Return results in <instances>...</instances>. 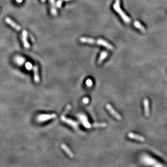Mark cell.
Listing matches in <instances>:
<instances>
[{
  "label": "cell",
  "instance_id": "obj_19",
  "mask_svg": "<svg viewBox=\"0 0 167 167\" xmlns=\"http://www.w3.org/2000/svg\"><path fill=\"white\" fill-rule=\"evenodd\" d=\"M86 86L89 87H92V85H93V82L92 81V79H88L86 80Z\"/></svg>",
  "mask_w": 167,
  "mask_h": 167
},
{
  "label": "cell",
  "instance_id": "obj_22",
  "mask_svg": "<svg viewBox=\"0 0 167 167\" xmlns=\"http://www.w3.org/2000/svg\"><path fill=\"white\" fill-rule=\"evenodd\" d=\"M82 102L84 104H88L89 102V99L88 97H85L82 100Z\"/></svg>",
  "mask_w": 167,
  "mask_h": 167
},
{
  "label": "cell",
  "instance_id": "obj_8",
  "mask_svg": "<svg viewBox=\"0 0 167 167\" xmlns=\"http://www.w3.org/2000/svg\"><path fill=\"white\" fill-rule=\"evenodd\" d=\"M50 6H51V8H50V12H51L52 15L53 16H56L57 15V11L56 9V2L55 0H49Z\"/></svg>",
  "mask_w": 167,
  "mask_h": 167
},
{
  "label": "cell",
  "instance_id": "obj_5",
  "mask_svg": "<svg viewBox=\"0 0 167 167\" xmlns=\"http://www.w3.org/2000/svg\"><path fill=\"white\" fill-rule=\"evenodd\" d=\"M27 31L25 30H23L22 33V40L24 48L28 49L30 47V45L27 41Z\"/></svg>",
  "mask_w": 167,
  "mask_h": 167
},
{
  "label": "cell",
  "instance_id": "obj_16",
  "mask_svg": "<svg viewBox=\"0 0 167 167\" xmlns=\"http://www.w3.org/2000/svg\"><path fill=\"white\" fill-rule=\"evenodd\" d=\"M81 121L83 123L84 126L86 128L90 129L91 127H92V126L90 124V123H89V122L88 121V120H87L86 117L85 116H81Z\"/></svg>",
  "mask_w": 167,
  "mask_h": 167
},
{
  "label": "cell",
  "instance_id": "obj_13",
  "mask_svg": "<svg viewBox=\"0 0 167 167\" xmlns=\"http://www.w3.org/2000/svg\"><path fill=\"white\" fill-rule=\"evenodd\" d=\"M147 163H148V164H151V165H153L154 166H162V165L160 164H158V163L156 161V160H155L154 159L150 157H148L147 158Z\"/></svg>",
  "mask_w": 167,
  "mask_h": 167
},
{
  "label": "cell",
  "instance_id": "obj_10",
  "mask_svg": "<svg viewBox=\"0 0 167 167\" xmlns=\"http://www.w3.org/2000/svg\"><path fill=\"white\" fill-rule=\"evenodd\" d=\"M143 104L144 107V112L146 116H149V101L146 99L143 100Z\"/></svg>",
  "mask_w": 167,
  "mask_h": 167
},
{
  "label": "cell",
  "instance_id": "obj_7",
  "mask_svg": "<svg viewBox=\"0 0 167 167\" xmlns=\"http://www.w3.org/2000/svg\"><path fill=\"white\" fill-rule=\"evenodd\" d=\"M61 120H62L63 122L68 123V124H70L71 126L73 127L74 128H77V126H78V123L77 122L74 121L73 120H71V119H70L67 118L65 117L64 116H61Z\"/></svg>",
  "mask_w": 167,
  "mask_h": 167
},
{
  "label": "cell",
  "instance_id": "obj_14",
  "mask_svg": "<svg viewBox=\"0 0 167 167\" xmlns=\"http://www.w3.org/2000/svg\"><path fill=\"white\" fill-rule=\"evenodd\" d=\"M134 26L138 29L139 30H140L143 32H146V29H145V28L138 21H136L134 22Z\"/></svg>",
  "mask_w": 167,
  "mask_h": 167
},
{
  "label": "cell",
  "instance_id": "obj_2",
  "mask_svg": "<svg viewBox=\"0 0 167 167\" xmlns=\"http://www.w3.org/2000/svg\"><path fill=\"white\" fill-rule=\"evenodd\" d=\"M120 4H121L120 0H116L115 2L113 5V8L116 12L120 15L121 17L125 23H129L131 21L130 17L127 16L125 13L122 10Z\"/></svg>",
  "mask_w": 167,
  "mask_h": 167
},
{
  "label": "cell",
  "instance_id": "obj_18",
  "mask_svg": "<svg viewBox=\"0 0 167 167\" xmlns=\"http://www.w3.org/2000/svg\"><path fill=\"white\" fill-rule=\"evenodd\" d=\"M70 0H58L57 2L56 3V5L58 8H60L62 5V3L64 1H68Z\"/></svg>",
  "mask_w": 167,
  "mask_h": 167
},
{
  "label": "cell",
  "instance_id": "obj_6",
  "mask_svg": "<svg viewBox=\"0 0 167 167\" xmlns=\"http://www.w3.org/2000/svg\"><path fill=\"white\" fill-rule=\"evenodd\" d=\"M5 21L8 24H9L10 25V26H12L13 28H14L16 30L20 31L21 30V27L19 26V25H18V24H17L15 22H14L13 20H11L10 19V18H9V17L6 18Z\"/></svg>",
  "mask_w": 167,
  "mask_h": 167
},
{
  "label": "cell",
  "instance_id": "obj_4",
  "mask_svg": "<svg viewBox=\"0 0 167 167\" xmlns=\"http://www.w3.org/2000/svg\"><path fill=\"white\" fill-rule=\"evenodd\" d=\"M106 109H107V110L110 112L112 116H114L116 119H118V120H121L122 117H121V116H120V115H119L118 113H117V112L115 111V110L113 108H112V107L111 106V104H107L106 106Z\"/></svg>",
  "mask_w": 167,
  "mask_h": 167
},
{
  "label": "cell",
  "instance_id": "obj_3",
  "mask_svg": "<svg viewBox=\"0 0 167 167\" xmlns=\"http://www.w3.org/2000/svg\"><path fill=\"white\" fill-rule=\"evenodd\" d=\"M57 117V115L55 114H42L40 115L38 117V120L39 122H44L50 119L54 118Z\"/></svg>",
  "mask_w": 167,
  "mask_h": 167
},
{
  "label": "cell",
  "instance_id": "obj_12",
  "mask_svg": "<svg viewBox=\"0 0 167 167\" xmlns=\"http://www.w3.org/2000/svg\"><path fill=\"white\" fill-rule=\"evenodd\" d=\"M61 147L64 150V151L66 152V153L70 156V157H73V152L71 151V150L69 149V148L64 144H62L61 145Z\"/></svg>",
  "mask_w": 167,
  "mask_h": 167
},
{
  "label": "cell",
  "instance_id": "obj_20",
  "mask_svg": "<svg viewBox=\"0 0 167 167\" xmlns=\"http://www.w3.org/2000/svg\"><path fill=\"white\" fill-rule=\"evenodd\" d=\"M25 67H26L27 70H30L33 68V66L31 62H27L25 64Z\"/></svg>",
  "mask_w": 167,
  "mask_h": 167
},
{
  "label": "cell",
  "instance_id": "obj_9",
  "mask_svg": "<svg viewBox=\"0 0 167 167\" xmlns=\"http://www.w3.org/2000/svg\"><path fill=\"white\" fill-rule=\"evenodd\" d=\"M128 137L130 138V139H132L139 141H141V142H143V141H145V138L144 137L138 135H136V134H133L131 133H130L128 134Z\"/></svg>",
  "mask_w": 167,
  "mask_h": 167
},
{
  "label": "cell",
  "instance_id": "obj_15",
  "mask_svg": "<svg viewBox=\"0 0 167 167\" xmlns=\"http://www.w3.org/2000/svg\"><path fill=\"white\" fill-rule=\"evenodd\" d=\"M107 55H108V53L106 52H103L101 53L99 58V60L98 61V63L100 64L102 63V62L104 60L105 58L107 56Z\"/></svg>",
  "mask_w": 167,
  "mask_h": 167
},
{
  "label": "cell",
  "instance_id": "obj_11",
  "mask_svg": "<svg viewBox=\"0 0 167 167\" xmlns=\"http://www.w3.org/2000/svg\"><path fill=\"white\" fill-rule=\"evenodd\" d=\"M33 72H34V81L36 83H39L40 81V78L39 76V71H38V67L35 65L33 67Z\"/></svg>",
  "mask_w": 167,
  "mask_h": 167
},
{
  "label": "cell",
  "instance_id": "obj_21",
  "mask_svg": "<svg viewBox=\"0 0 167 167\" xmlns=\"http://www.w3.org/2000/svg\"><path fill=\"white\" fill-rule=\"evenodd\" d=\"M16 60H17V62L20 64H22V63H23L24 61V59H23V58H22V57H20L18 58V59H17Z\"/></svg>",
  "mask_w": 167,
  "mask_h": 167
},
{
  "label": "cell",
  "instance_id": "obj_24",
  "mask_svg": "<svg viewBox=\"0 0 167 167\" xmlns=\"http://www.w3.org/2000/svg\"><path fill=\"white\" fill-rule=\"evenodd\" d=\"M42 2H45L46 1V0H41Z\"/></svg>",
  "mask_w": 167,
  "mask_h": 167
},
{
  "label": "cell",
  "instance_id": "obj_17",
  "mask_svg": "<svg viewBox=\"0 0 167 167\" xmlns=\"http://www.w3.org/2000/svg\"><path fill=\"white\" fill-rule=\"evenodd\" d=\"M107 126L105 123H95L92 126L94 127H105Z\"/></svg>",
  "mask_w": 167,
  "mask_h": 167
},
{
  "label": "cell",
  "instance_id": "obj_1",
  "mask_svg": "<svg viewBox=\"0 0 167 167\" xmlns=\"http://www.w3.org/2000/svg\"><path fill=\"white\" fill-rule=\"evenodd\" d=\"M80 42L82 43H89V44H97L98 45L102 46L104 47H106V48L110 50H113L114 49V47L111 45H110V43H108L107 41L101 38L96 40V39L91 38L81 37L80 38Z\"/></svg>",
  "mask_w": 167,
  "mask_h": 167
},
{
  "label": "cell",
  "instance_id": "obj_23",
  "mask_svg": "<svg viewBox=\"0 0 167 167\" xmlns=\"http://www.w3.org/2000/svg\"><path fill=\"white\" fill-rule=\"evenodd\" d=\"M16 1L18 3H21V2H22L23 0H16Z\"/></svg>",
  "mask_w": 167,
  "mask_h": 167
}]
</instances>
